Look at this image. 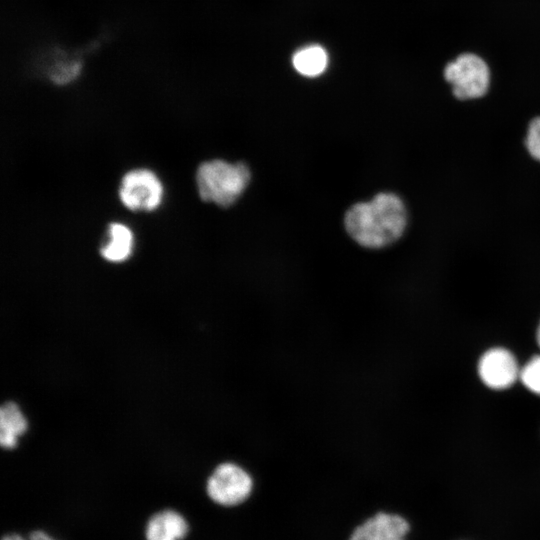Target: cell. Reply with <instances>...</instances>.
<instances>
[{
  "instance_id": "obj_12",
  "label": "cell",
  "mask_w": 540,
  "mask_h": 540,
  "mask_svg": "<svg viewBox=\"0 0 540 540\" xmlns=\"http://www.w3.org/2000/svg\"><path fill=\"white\" fill-rule=\"evenodd\" d=\"M519 379L530 392L540 396V355L533 356L520 368Z\"/></svg>"
},
{
  "instance_id": "obj_4",
  "label": "cell",
  "mask_w": 540,
  "mask_h": 540,
  "mask_svg": "<svg viewBox=\"0 0 540 540\" xmlns=\"http://www.w3.org/2000/svg\"><path fill=\"white\" fill-rule=\"evenodd\" d=\"M121 203L134 212H151L161 203L163 188L149 169H134L123 175L119 187Z\"/></svg>"
},
{
  "instance_id": "obj_3",
  "label": "cell",
  "mask_w": 540,
  "mask_h": 540,
  "mask_svg": "<svg viewBox=\"0 0 540 540\" xmlns=\"http://www.w3.org/2000/svg\"><path fill=\"white\" fill-rule=\"evenodd\" d=\"M445 80L459 100L483 97L490 86V70L483 58L474 53H463L446 64Z\"/></svg>"
},
{
  "instance_id": "obj_13",
  "label": "cell",
  "mask_w": 540,
  "mask_h": 540,
  "mask_svg": "<svg viewBox=\"0 0 540 540\" xmlns=\"http://www.w3.org/2000/svg\"><path fill=\"white\" fill-rule=\"evenodd\" d=\"M79 71V62H66L53 68L50 73V79L52 82L58 85L67 84L78 75Z\"/></svg>"
},
{
  "instance_id": "obj_9",
  "label": "cell",
  "mask_w": 540,
  "mask_h": 540,
  "mask_svg": "<svg viewBox=\"0 0 540 540\" xmlns=\"http://www.w3.org/2000/svg\"><path fill=\"white\" fill-rule=\"evenodd\" d=\"M133 249V234L122 223H110L107 230V241L100 248L101 256L109 262H123Z\"/></svg>"
},
{
  "instance_id": "obj_1",
  "label": "cell",
  "mask_w": 540,
  "mask_h": 540,
  "mask_svg": "<svg viewBox=\"0 0 540 540\" xmlns=\"http://www.w3.org/2000/svg\"><path fill=\"white\" fill-rule=\"evenodd\" d=\"M344 224L350 237L367 248H382L398 240L407 225L403 201L394 193L377 194L368 202L353 205Z\"/></svg>"
},
{
  "instance_id": "obj_17",
  "label": "cell",
  "mask_w": 540,
  "mask_h": 540,
  "mask_svg": "<svg viewBox=\"0 0 540 540\" xmlns=\"http://www.w3.org/2000/svg\"><path fill=\"white\" fill-rule=\"evenodd\" d=\"M536 340H537V343L540 347V323H539V326H538V329H537V332H536Z\"/></svg>"
},
{
  "instance_id": "obj_7",
  "label": "cell",
  "mask_w": 540,
  "mask_h": 540,
  "mask_svg": "<svg viewBox=\"0 0 540 540\" xmlns=\"http://www.w3.org/2000/svg\"><path fill=\"white\" fill-rule=\"evenodd\" d=\"M408 530L409 524L401 516L378 513L357 527L350 540H404Z\"/></svg>"
},
{
  "instance_id": "obj_15",
  "label": "cell",
  "mask_w": 540,
  "mask_h": 540,
  "mask_svg": "<svg viewBox=\"0 0 540 540\" xmlns=\"http://www.w3.org/2000/svg\"><path fill=\"white\" fill-rule=\"evenodd\" d=\"M28 539L29 540H56L53 537H51L49 534L40 530L32 532L30 536L28 537Z\"/></svg>"
},
{
  "instance_id": "obj_2",
  "label": "cell",
  "mask_w": 540,
  "mask_h": 540,
  "mask_svg": "<svg viewBox=\"0 0 540 540\" xmlns=\"http://www.w3.org/2000/svg\"><path fill=\"white\" fill-rule=\"evenodd\" d=\"M198 194L203 201L220 207L232 205L244 192L250 171L243 162L228 163L215 159L202 162L195 175Z\"/></svg>"
},
{
  "instance_id": "obj_8",
  "label": "cell",
  "mask_w": 540,
  "mask_h": 540,
  "mask_svg": "<svg viewBox=\"0 0 540 540\" xmlns=\"http://www.w3.org/2000/svg\"><path fill=\"white\" fill-rule=\"evenodd\" d=\"M189 530L184 516L171 509L152 515L145 528L146 540H182Z\"/></svg>"
},
{
  "instance_id": "obj_5",
  "label": "cell",
  "mask_w": 540,
  "mask_h": 540,
  "mask_svg": "<svg viewBox=\"0 0 540 540\" xmlns=\"http://www.w3.org/2000/svg\"><path fill=\"white\" fill-rule=\"evenodd\" d=\"M253 489L250 474L234 463H222L216 467L207 481V494L215 503L234 506L245 501Z\"/></svg>"
},
{
  "instance_id": "obj_16",
  "label": "cell",
  "mask_w": 540,
  "mask_h": 540,
  "mask_svg": "<svg viewBox=\"0 0 540 540\" xmlns=\"http://www.w3.org/2000/svg\"><path fill=\"white\" fill-rule=\"evenodd\" d=\"M2 540H29V539H25L23 538L22 536L18 535V534H8V535H5Z\"/></svg>"
},
{
  "instance_id": "obj_10",
  "label": "cell",
  "mask_w": 540,
  "mask_h": 540,
  "mask_svg": "<svg viewBox=\"0 0 540 540\" xmlns=\"http://www.w3.org/2000/svg\"><path fill=\"white\" fill-rule=\"evenodd\" d=\"M27 427V422L18 406L13 402L5 403L0 409V443L3 448H13L17 437Z\"/></svg>"
},
{
  "instance_id": "obj_6",
  "label": "cell",
  "mask_w": 540,
  "mask_h": 540,
  "mask_svg": "<svg viewBox=\"0 0 540 540\" xmlns=\"http://www.w3.org/2000/svg\"><path fill=\"white\" fill-rule=\"evenodd\" d=\"M520 368L512 352L494 347L480 357L478 375L485 386L493 390H504L519 379Z\"/></svg>"
},
{
  "instance_id": "obj_14",
  "label": "cell",
  "mask_w": 540,
  "mask_h": 540,
  "mask_svg": "<svg viewBox=\"0 0 540 540\" xmlns=\"http://www.w3.org/2000/svg\"><path fill=\"white\" fill-rule=\"evenodd\" d=\"M525 146L531 157L540 162V116L534 118L528 126Z\"/></svg>"
},
{
  "instance_id": "obj_11",
  "label": "cell",
  "mask_w": 540,
  "mask_h": 540,
  "mask_svg": "<svg viewBox=\"0 0 540 540\" xmlns=\"http://www.w3.org/2000/svg\"><path fill=\"white\" fill-rule=\"evenodd\" d=\"M292 64L299 74L306 77H317L327 68L328 54L319 45H309L295 52Z\"/></svg>"
}]
</instances>
